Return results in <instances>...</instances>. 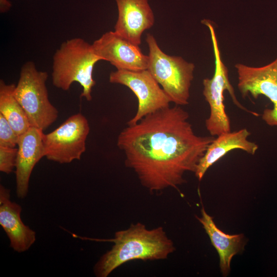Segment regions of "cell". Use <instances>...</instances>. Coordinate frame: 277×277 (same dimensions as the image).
<instances>
[{
  "label": "cell",
  "instance_id": "5",
  "mask_svg": "<svg viewBox=\"0 0 277 277\" xmlns=\"http://www.w3.org/2000/svg\"><path fill=\"white\" fill-rule=\"evenodd\" d=\"M202 23L206 26L210 33L213 49L215 69L213 76L203 81V94L210 107V114L205 121L207 131L211 136H217L231 131L230 122L224 104V92L227 90L234 104L239 108L252 114L258 116L256 113L248 110L238 101L234 89L230 82L227 68L221 58L217 39L211 22L204 19Z\"/></svg>",
  "mask_w": 277,
  "mask_h": 277
},
{
  "label": "cell",
  "instance_id": "12",
  "mask_svg": "<svg viewBox=\"0 0 277 277\" xmlns=\"http://www.w3.org/2000/svg\"><path fill=\"white\" fill-rule=\"evenodd\" d=\"M43 134V130L31 126L19 135L15 175L16 194L19 199L26 196L32 170L37 163L45 156Z\"/></svg>",
  "mask_w": 277,
  "mask_h": 277
},
{
  "label": "cell",
  "instance_id": "19",
  "mask_svg": "<svg viewBox=\"0 0 277 277\" xmlns=\"http://www.w3.org/2000/svg\"><path fill=\"white\" fill-rule=\"evenodd\" d=\"M11 7V3L8 0H1V12L2 13L8 11Z\"/></svg>",
  "mask_w": 277,
  "mask_h": 277
},
{
  "label": "cell",
  "instance_id": "8",
  "mask_svg": "<svg viewBox=\"0 0 277 277\" xmlns=\"http://www.w3.org/2000/svg\"><path fill=\"white\" fill-rule=\"evenodd\" d=\"M110 83L127 87L135 95L138 107L127 125L137 123L145 116L170 106V98L147 69L141 71L118 70L109 75Z\"/></svg>",
  "mask_w": 277,
  "mask_h": 277
},
{
  "label": "cell",
  "instance_id": "4",
  "mask_svg": "<svg viewBox=\"0 0 277 277\" xmlns=\"http://www.w3.org/2000/svg\"><path fill=\"white\" fill-rule=\"evenodd\" d=\"M145 41L149 48L147 69L171 102L181 106L187 105L194 77V64L186 61L181 56L166 54L150 33L147 34Z\"/></svg>",
  "mask_w": 277,
  "mask_h": 277
},
{
  "label": "cell",
  "instance_id": "14",
  "mask_svg": "<svg viewBox=\"0 0 277 277\" xmlns=\"http://www.w3.org/2000/svg\"><path fill=\"white\" fill-rule=\"evenodd\" d=\"M250 133L246 128L233 132L222 133L214 138L208 145L204 154L200 159L195 175L201 181L207 170L228 152L239 149L254 155L259 148L258 145L248 140Z\"/></svg>",
  "mask_w": 277,
  "mask_h": 277
},
{
  "label": "cell",
  "instance_id": "3",
  "mask_svg": "<svg viewBox=\"0 0 277 277\" xmlns=\"http://www.w3.org/2000/svg\"><path fill=\"white\" fill-rule=\"evenodd\" d=\"M100 61L102 60L95 53L92 44L80 37L67 39L53 55L52 83L56 88L67 91L77 82L83 88L81 97L90 101L92 89L95 85L93 69Z\"/></svg>",
  "mask_w": 277,
  "mask_h": 277
},
{
  "label": "cell",
  "instance_id": "9",
  "mask_svg": "<svg viewBox=\"0 0 277 277\" xmlns=\"http://www.w3.org/2000/svg\"><path fill=\"white\" fill-rule=\"evenodd\" d=\"M238 87L242 96L250 95L256 98L263 95L272 103L271 109H265L262 120L269 126H277V57L271 63L259 67L238 63Z\"/></svg>",
  "mask_w": 277,
  "mask_h": 277
},
{
  "label": "cell",
  "instance_id": "18",
  "mask_svg": "<svg viewBox=\"0 0 277 277\" xmlns=\"http://www.w3.org/2000/svg\"><path fill=\"white\" fill-rule=\"evenodd\" d=\"M17 148L0 146V171L9 174L15 168Z\"/></svg>",
  "mask_w": 277,
  "mask_h": 277
},
{
  "label": "cell",
  "instance_id": "15",
  "mask_svg": "<svg viewBox=\"0 0 277 277\" xmlns=\"http://www.w3.org/2000/svg\"><path fill=\"white\" fill-rule=\"evenodd\" d=\"M201 213V217L197 216L196 217L202 225L219 254L222 274L227 276L230 270L232 258L244 250L246 245L244 235L242 233L231 235L224 233L216 226L213 217L207 213L203 207Z\"/></svg>",
  "mask_w": 277,
  "mask_h": 277
},
{
  "label": "cell",
  "instance_id": "11",
  "mask_svg": "<svg viewBox=\"0 0 277 277\" xmlns=\"http://www.w3.org/2000/svg\"><path fill=\"white\" fill-rule=\"evenodd\" d=\"M118 16L114 31L139 45L143 32L154 24V15L148 0H115Z\"/></svg>",
  "mask_w": 277,
  "mask_h": 277
},
{
  "label": "cell",
  "instance_id": "10",
  "mask_svg": "<svg viewBox=\"0 0 277 277\" xmlns=\"http://www.w3.org/2000/svg\"><path fill=\"white\" fill-rule=\"evenodd\" d=\"M95 53L102 61L117 69L141 71L147 69L148 56L134 44L114 31L103 34L92 44Z\"/></svg>",
  "mask_w": 277,
  "mask_h": 277
},
{
  "label": "cell",
  "instance_id": "16",
  "mask_svg": "<svg viewBox=\"0 0 277 277\" xmlns=\"http://www.w3.org/2000/svg\"><path fill=\"white\" fill-rule=\"evenodd\" d=\"M14 84H7L0 81V113L7 120L19 136L30 127L28 118L14 95Z\"/></svg>",
  "mask_w": 277,
  "mask_h": 277
},
{
  "label": "cell",
  "instance_id": "6",
  "mask_svg": "<svg viewBox=\"0 0 277 277\" xmlns=\"http://www.w3.org/2000/svg\"><path fill=\"white\" fill-rule=\"evenodd\" d=\"M48 73L37 70L31 61L25 63L14 95L24 110L31 126L45 130L58 117L57 109L51 104L46 83Z\"/></svg>",
  "mask_w": 277,
  "mask_h": 277
},
{
  "label": "cell",
  "instance_id": "17",
  "mask_svg": "<svg viewBox=\"0 0 277 277\" xmlns=\"http://www.w3.org/2000/svg\"><path fill=\"white\" fill-rule=\"evenodd\" d=\"M18 137L7 120L0 113V146L15 148Z\"/></svg>",
  "mask_w": 277,
  "mask_h": 277
},
{
  "label": "cell",
  "instance_id": "1",
  "mask_svg": "<svg viewBox=\"0 0 277 277\" xmlns=\"http://www.w3.org/2000/svg\"><path fill=\"white\" fill-rule=\"evenodd\" d=\"M188 113L175 105L150 113L119 134L125 164L150 192L177 189L187 172H194L213 136L196 134Z\"/></svg>",
  "mask_w": 277,
  "mask_h": 277
},
{
  "label": "cell",
  "instance_id": "7",
  "mask_svg": "<svg viewBox=\"0 0 277 277\" xmlns=\"http://www.w3.org/2000/svg\"><path fill=\"white\" fill-rule=\"evenodd\" d=\"M88 121L82 113L70 116L52 132L43 134L45 156L61 164L81 160L86 151V141L89 133Z\"/></svg>",
  "mask_w": 277,
  "mask_h": 277
},
{
  "label": "cell",
  "instance_id": "2",
  "mask_svg": "<svg viewBox=\"0 0 277 277\" xmlns=\"http://www.w3.org/2000/svg\"><path fill=\"white\" fill-rule=\"evenodd\" d=\"M108 241L114 243L94 265L97 277H107L114 270L132 260L153 261L167 259L175 250L174 244L162 226L148 229L140 222L116 231Z\"/></svg>",
  "mask_w": 277,
  "mask_h": 277
},
{
  "label": "cell",
  "instance_id": "13",
  "mask_svg": "<svg viewBox=\"0 0 277 277\" xmlns=\"http://www.w3.org/2000/svg\"><path fill=\"white\" fill-rule=\"evenodd\" d=\"M21 206L12 202L10 190L0 185V224L8 236L10 247L17 252L28 250L36 241V233L24 224Z\"/></svg>",
  "mask_w": 277,
  "mask_h": 277
}]
</instances>
